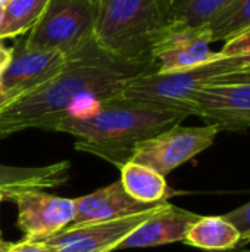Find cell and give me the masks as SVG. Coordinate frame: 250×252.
Masks as SVG:
<instances>
[{"mask_svg": "<svg viewBox=\"0 0 250 252\" xmlns=\"http://www.w3.org/2000/svg\"><path fill=\"white\" fill-rule=\"evenodd\" d=\"M0 1H3V3H6V1H7V0H0Z\"/></svg>", "mask_w": 250, "mask_h": 252, "instance_id": "obj_31", "label": "cell"}, {"mask_svg": "<svg viewBox=\"0 0 250 252\" xmlns=\"http://www.w3.org/2000/svg\"><path fill=\"white\" fill-rule=\"evenodd\" d=\"M3 12H4V3L0 1V25H1V21H3Z\"/></svg>", "mask_w": 250, "mask_h": 252, "instance_id": "obj_28", "label": "cell"}, {"mask_svg": "<svg viewBox=\"0 0 250 252\" xmlns=\"http://www.w3.org/2000/svg\"><path fill=\"white\" fill-rule=\"evenodd\" d=\"M240 236V232L224 216H200L183 242L205 251L222 252L237 248Z\"/></svg>", "mask_w": 250, "mask_h": 252, "instance_id": "obj_15", "label": "cell"}, {"mask_svg": "<svg viewBox=\"0 0 250 252\" xmlns=\"http://www.w3.org/2000/svg\"><path fill=\"white\" fill-rule=\"evenodd\" d=\"M65 65L66 56L63 53L31 50L22 40L13 47L12 61L0 77V86L18 99L57 77Z\"/></svg>", "mask_w": 250, "mask_h": 252, "instance_id": "obj_11", "label": "cell"}, {"mask_svg": "<svg viewBox=\"0 0 250 252\" xmlns=\"http://www.w3.org/2000/svg\"><path fill=\"white\" fill-rule=\"evenodd\" d=\"M240 252H242V251H240ZM243 252H245V251H243ZM248 252H250V251H248Z\"/></svg>", "mask_w": 250, "mask_h": 252, "instance_id": "obj_34", "label": "cell"}, {"mask_svg": "<svg viewBox=\"0 0 250 252\" xmlns=\"http://www.w3.org/2000/svg\"><path fill=\"white\" fill-rule=\"evenodd\" d=\"M121 185L125 192L141 202H159L168 199L174 192L168 188L164 176L155 170L128 161L119 167Z\"/></svg>", "mask_w": 250, "mask_h": 252, "instance_id": "obj_16", "label": "cell"}, {"mask_svg": "<svg viewBox=\"0 0 250 252\" xmlns=\"http://www.w3.org/2000/svg\"><path fill=\"white\" fill-rule=\"evenodd\" d=\"M221 128L215 124L200 127L172 126L162 133L139 142L130 161L146 165L167 177L180 165L211 148Z\"/></svg>", "mask_w": 250, "mask_h": 252, "instance_id": "obj_6", "label": "cell"}, {"mask_svg": "<svg viewBox=\"0 0 250 252\" xmlns=\"http://www.w3.org/2000/svg\"><path fill=\"white\" fill-rule=\"evenodd\" d=\"M12 56H13V47L4 46V43L0 40V77L7 69L10 61H12Z\"/></svg>", "mask_w": 250, "mask_h": 252, "instance_id": "obj_24", "label": "cell"}, {"mask_svg": "<svg viewBox=\"0 0 250 252\" xmlns=\"http://www.w3.org/2000/svg\"><path fill=\"white\" fill-rule=\"evenodd\" d=\"M10 201L18 207L16 224L24 233L22 241L43 242L66 229L75 217L74 199L44 193L43 190L19 192Z\"/></svg>", "mask_w": 250, "mask_h": 252, "instance_id": "obj_9", "label": "cell"}, {"mask_svg": "<svg viewBox=\"0 0 250 252\" xmlns=\"http://www.w3.org/2000/svg\"><path fill=\"white\" fill-rule=\"evenodd\" d=\"M71 164L68 161L43 167H10L0 165V188L16 192L43 190L63 185L69 177Z\"/></svg>", "mask_w": 250, "mask_h": 252, "instance_id": "obj_14", "label": "cell"}, {"mask_svg": "<svg viewBox=\"0 0 250 252\" xmlns=\"http://www.w3.org/2000/svg\"><path fill=\"white\" fill-rule=\"evenodd\" d=\"M9 252H49L44 242H28L21 241L18 244H12V248Z\"/></svg>", "mask_w": 250, "mask_h": 252, "instance_id": "obj_23", "label": "cell"}, {"mask_svg": "<svg viewBox=\"0 0 250 252\" xmlns=\"http://www.w3.org/2000/svg\"><path fill=\"white\" fill-rule=\"evenodd\" d=\"M3 201H6V198H4L3 195H0V205H1V202H3Z\"/></svg>", "mask_w": 250, "mask_h": 252, "instance_id": "obj_29", "label": "cell"}, {"mask_svg": "<svg viewBox=\"0 0 250 252\" xmlns=\"http://www.w3.org/2000/svg\"><path fill=\"white\" fill-rule=\"evenodd\" d=\"M190 114L184 109L112 97L102 100L97 112L84 118L66 117L52 131L75 139V149L121 167L130 161L134 146L164 130L181 124Z\"/></svg>", "mask_w": 250, "mask_h": 252, "instance_id": "obj_2", "label": "cell"}, {"mask_svg": "<svg viewBox=\"0 0 250 252\" xmlns=\"http://www.w3.org/2000/svg\"><path fill=\"white\" fill-rule=\"evenodd\" d=\"M211 44V34L205 25L192 27L169 19L153 37L152 61L158 65V74L189 71L224 58L214 52Z\"/></svg>", "mask_w": 250, "mask_h": 252, "instance_id": "obj_7", "label": "cell"}, {"mask_svg": "<svg viewBox=\"0 0 250 252\" xmlns=\"http://www.w3.org/2000/svg\"><path fill=\"white\" fill-rule=\"evenodd\" d=\"M1 3H3V1H1Z\"/></svg>", "mask_w": 250, "mask_h": 252, "instance_id": "obj_35", "label": "cell"}, {"mask_svg": "<svg viewBox=\"0 0 250 252\" xmlns=\"http://www.w3.org/2000/svg\"><path fill=\"white\" fill-rule=\"evenodd\" d=\"M224 217L240 232V235L250 233V202L227 213Z\"/></svg>", "mask_w": 250, "mask_h": 252, "instance_id": "obj_21", "label": "cell"}, {"mask_svg": "<svg viewBox=\"0 0 250 252\" xmlns=\"http://www.w3.org/2000/svg\"><path fill=\"white\" fill-rule=\"evenodd\" d=\"M12 248V244L10 242H6L1 235H0V252H9V250Z\"/></svg>", "mask_w": 250, "mask_h": 252, "instance_id": "obj_26", "label": "cell"}, {"mask_svg": "<svg viewBox=\"0 0 250 252\" xmlns=\"http://www.w3.org/2000/svg\"><path fill=\"white\" fill-rule=\"evenodd\" d=\"M153 72H158L155 62L122 61L93 41L66 56L57 77L0 109V139L28 128L52 131L81 94L91 93L108 100L116 97L130 81Z\"/></svg>", "mask_w": 250, "mask_h": 252, "instance_id": "obj_1", "label": "cell"}, {"mask_svg": "<svg viewBox=\"0 0 250 252\" xmlns=\"http://www.w3.org/2000/svg\"><path fill=\"white\" fill-rule=\"evenodd\" d=\"M211 41H227L250 28V0H234L205 25Z\"/></svg>", "mask_w": 250, "mask_h": 252, "instance_id": "obj_18", "label": "cell"}, {"mask_svg": "<svg viewBox=\"0 0 250 252\" xmlns=\"http://www.w3.org/2000/svg\"><path fill=\"white\" fill-rule=\"evenodd\" d=\"M162 1H168V3H171V0H162Z\"/></svg>", "mask_w": 250, "mask_h": 252, "instance_id": "obj_30", "label": "cell"}, {"mask_svg": "<svg viewBox=\"0 0 250 252\" xmlns=\"http://www.w3.org/2000/svg\"><path fill=\"white\" fill-rule=\"evenodd\" d=\"M233 1L234 0H171L169 19L192 27H203Z\"/></svg>", "mask_w": 250, "mask_h": 252, "instance_id": "obj_19", "label": "cell"}, {"mask_svg": "<svg viewBox=\"0 0 250 252\" xmlns=\"http://www.w3.org/2000/svg\"><path fill=\"white\" fill-rule=\"evenodd\" d=\"M214 83H250V66L234 71V72L224 74L218 77Z\"/></svg>", "mask_w": 250, "mask_h": 252, "instance_id": "obj_22", "label": "cell"}, {"mask_svg": "<svg viewBox=\"0 0 250 252\" xmlns=\"http://www.w3.org/2000/svg\"><path fill=\"white\" fill-rule=\"evenodd\" d=\"M220 53L224 58L250 55V28L243 31L242 34L227 40L222 49L220 50Z\"/></svg>", "mask_w": 250, "mask_h": 252, "instance_id": "obj_20", "label": "cell"}, {"mask_svg": "<svg viewBox=\"0 0 250 252\" xmlns=\"http://www.w3.org/2000/svg\"><path fill=\"white\" fill-rule=\"evenodd\" d=\"M15 99H16V97H15L13 94H10V93L4 92V90L1 89V86H0V109H1L3 106L9 105L10 102H13Z\"/></svg>", "mask_w": 250, "mask_h": 252, "instance_id": "obj_25", "label": "cell"}, {"mask_svg": "<svg viewBox=\"0 0 250 252\" xmlns=\"http://www.w3.org/2000/svg\"><path fill=\"white\" fill-rule=\"evenodd\" d=\"M52 0H7L4 3L0 40L15 38L29 32Z\"/></svg>", "mask_w": 250, "mask_h": 252, "instance_id": "obj_17", "label": "cell"}, {"mask_svg": "<svg viewBox=\"0 0 250 252\" xmlns=\"http://www.w3.org/2000/svg\"><path fill=\"white\" fill-rule=\"evenodd\" d=\"M96 4L91 0H52L24 38L31 50L72 56L94 40Z\"/></svg>", "mask_w": 250, "mask_h": 252, "instance_id": "obj_5", "label": "cell"}, {"mask_svg": "<svg viewBox=\"0 0 250 252\" xmlns=\"http://www.w3.org/2000/svg\"><path fill=\"white\" fill-rule=\"evenodd\" d=\"M248 244H250V233H245V235L240 236L239 247H245V245H248Z\"/></svg>", "mask_w": 250, "mask_h": 252, "instance_id": "obj_27", "label": "cell"}, {"mask_svg": "<svg viewBox=\"0 0 250 252\" xmlns=\"http://www.w3.org/2000/svg\"><path fill=\"white\" fill-rule=\"evenodd\" d=\"M190 115L222 130L250 128V83H212L200 89L189 102Z\"/></svg>", "mask_w": 250, "mask_h": 252, "instance_id": "obj_8", "label": "cell"}, {"mask_svg": "<svg viewBox=\"0 0 250 252\" xmlns=\"http://www.w3.org/2000/svg\"><path fill=\"white\" fill-rule=\"evenodd\" d=\"M97 1H99V0H96V1H94V4H96V3H97Z\"/></svg>", "mask_w": 250, "mask_h": 252, "instance_id": "obj_32", "label": "cell"}, {"mask_svg": "<svg viewBox=\"0 0 250 252\" xmlns=\"http://www.w3.org/2000/svg\"><path fill=\"white\" fill-rule=\"evenodd\" d=\"M169 21V3L162 0H99L94 40L106 53L128 62H153L152 41Z\"/></svg>", "mask_w": 250, "mask_h": 252, "instance_id": "obj_3", "label": "cell"}, {"mask_svg": "<svg viewBox=\"0 0 250 252\" xmlns=\"http://www.w3.org/2000/svg\"><path fill=\"white\" fill-rule=\"evenodd\" d=\"M91 1H93V3H94V1H96V0H91Z\"/></svg>", "mask_w": 250, "mask_h": 252, "instance_id": "obj_33", "label": "cell"}, {"mask_svg": "<svg viewBox=\"0 0 250 252\" xmlns=\"http://www.w3.org/2000/svg\"><path fill=\"white\" fill-rule=\"evenodd\" d=\"M248 66H250V58L249 55H245L221 58L189 71L171 74L153 72L130 81L118 96L187 111L189 102L200 89L214 83L224 74L234 72Z\"/></svg>", "mask_w": 250, "mask_h": 252, "instance_id": "obj_4", "label": "cell"}, {"mask_svg": "<svg viewBox=\"0 0 250 252\" xmlns=\"http://www.w3.org/2000/svg\"><path fill=\"white\" fill-rule=\"evenodd\" d=\"M168 199L159 202H141L130 196L122 188L121 182H115L93 193L75 198V217L69 226L108 221L136 214H143L159 208Z\"/></svg>", "mask_w": 250, "mask_h": 252, "instance_id": "obj_12", "label": "cell"}, {"mask_svg": "<svg viewBox=\"0 0 250 252\" xmlns=\"http://www.w3.org/2000/svg\"><path fill=\"white\" fill-rule=\"evenodd\" d=\"M159 208L108 221L68 226L57 235L43 242L49 252H112L133 230H136Z\"/></svg>", "mask_w": 250, "mask_h": 252, "instance_id": "obj_10", "label": "cell"}, {"mask_svg": "<svg viewBox=\"0 0 250 252\" xmlns=\"http://www.w3.org/2000/svg\"><path fill=\"white\" fill-rule=\"evenodd\" d=\"M199 214L178 208L167 202L133 230L116 250L150 248L183 242L190 227L199 220ZM115 250V251H116Z\"/></svg>", "mask_w": 250, "mask_h": 252, "instance_id": "obj_13", "label": "cell"}]
</instances>
